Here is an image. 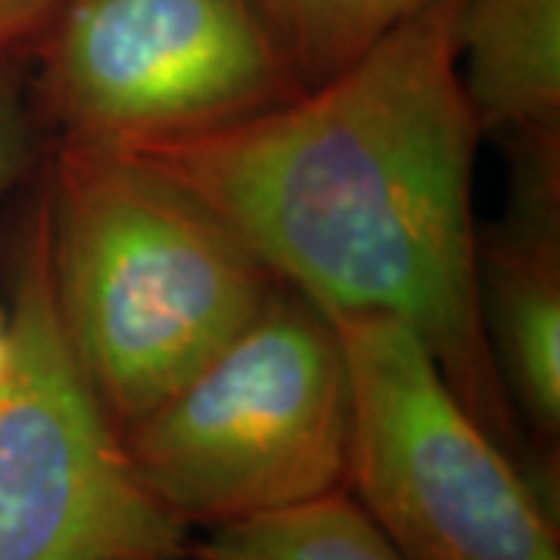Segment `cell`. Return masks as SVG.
<instances>
[{
	"label": "cell",
	"mask_w": 560,
	"mask_h": 560,
	"mask_svg": "<svg viewBox=\"0 0 560 560\" xmlns=\"http://www.w3.org/2000/svg\"><path fill=\"white\" fill-rule=\"evenodd\" d=\"M40 180L62 334L121 430L234 340L280 280L131 150L54 140Z\"/></svg>",
	"instance_id": "7a4b0ae2"
},
{
	"label": "cell",
	"mask_w": 560,
	"mask_h": 560,
	"mask_svg": "<svg viewBox=\"0 0 560 560\" xmlns=\"http://www.w3.org/2000/svg\"><path fill=\"white\" fill-rule=\"evenodd\" d=\"M202 560H405L346 489L253 521L206 529Z\"/></svg>",
	"instance_id": "9c48e42d"
},
{
	"label": "cell",
	"mask_w": 560,
	"mask_h": 560,
	"mask_svg": "<svg viewBox=\"0 0 560 560\" xmlns=\"http://www.w3.org/2000/svg\"><path fill=\"white\" fill-rule=\"evenodd\" d=\"M175 560H202V558H200V555H194V548H190L187 555H180V558H175Z\"/></svg>",
	"instance_id": "5bb4252c"
},
{
	"label": "cell",
	"mask_w": 560,
	"mask_h": 560,
	"mask_svg": "<svg viewBox=\"0 0 560 560\" xmlns=\"http://www.w3.org/2000/svg\"><path fill=\"white\" fill-rule=\"evenodd\" d=\"M460 0H430L334 79L261 116L131 150L327 312L405 320L501 448L545 489L480 308Z\"/></svg>",
	"instance_id": "6da1fadb"
},
{
	"label": "cell",
	"mask_w": 560,
	"mask_h": 560,
	"mask_svg": "<svg viewBox=\"0 0 560 560\" xmlns=\"http://www.w3.org/2000/svg\"><path fill=\"white\" fill-rule=\"evenodd\" d=\"M458 79L482 140L560 147V0H460Z\"/></svg>",
	"instance_id": "ba28073f"
},
{
	"label": "cell",
	"mask_w": 560,
	"mask_h": 560,
	"mask_svg": "<svg viewBox=\"0 0 560 560\" xmlns=\"http://www.w3.org/2000/svg\"><path fill=\"white\" fill-rule=\"evenodd\" d=\"M349 371L330 312L280 280L256 318L119 440L187 529L346 489Z\"/></svg>",
	"instance_id": "3957f363"
},
{
	"label": "cell",
	"mask_w": 560,
	"mask_h": 560,
	"mask_svg": "<svg viewBox=\"0 0 560 560\" xmlns=\"http://www.w3.org/2000/svg\"><path fill=\"white\" fill-rule=\"evenodd\" d=\"M44 125L28 94V66L0 69V197L44 156Z\"/></svg>",
	"instance_id": "8fae6325"
},
{
	"label": "cell",
	"mask_w": 560,
	"mask_h": 560,
	"mask_svg": "<svg viewBox=\"0 0 560 560\" xmlns=\"http://www.w3.org/2000/svg\"><path fill=\"white\" fill-rule=\"evenodd\" d=\"M0 560H175L190 529L153 499L62 334L40 187L3 243Z\"/></svg>",
	"instance_id": "5b68a950"
},
{
	"label": "cell",
	"mask_w": 560,
	"mask_h": 560,
	"mask_svg": "<svg viewBox=\"0 0 560 560\" xmlns=\"http://www.w3.org/2000/svg\"><path fill=\"white\" fill-rule=\"evenodd\" d=\"M302 91L253 0H62L28 60V94L57 143L197 138Z\"/></svg>",
	"instance_id": "8992f818"
},
{
	"label": "cell",
	"mask_w": 560,
	"mask_h": 560,
	"mask_svg": "<svg viewBox=\"0 0 560 560\" xmlns=\"http://www.w3.org/2000/svg\"><path fill=\"white\" fill-rule=\"evenodd\" d=\"M349 371L346 492L405 560H560L555 501L396 315L330 312Z\"/></svg>",
	"instance_id": "277c9868"
},
{
	"label": "cell",
	"mask_w": 560,
	"mask_h": 560,
	"mask_svg": "<svg viewBox=\"0 0 560 560\" xmlns=\"http://www.w3.org/2000/svg\"><path fill=\"white\" fill-rule=\"evenodd\" d=\"M62 0H0V69L28 66Z\"/></svg>",
	"instance_id": "7c38bea8"
},
{
	"label": "cell",
	"mask_w": 560,
	"mask_h": 560,
	"mask_svg": "<svg viewBox=\"0 0 560 560\" xmlns=\"http://www.w3.org/2000/svg\"><path fill=\"white\" fill-rule=\"evenodd\" d=\"M511 209L480 234L477 275L489 349L541 474L558 482L560 440V147L523 150Z\"/></svg>",
	"instance_id": "52a82bcc"
},
{
	"label": "cell",
	"mask_w": 560,
	"mask_h": 560,
	"mask_svg": "<svg viewBox=\"0 0 560 560\" xmlns=\"http://www.w3.org/2000/svg\"><path fill=\"white\" fill-rule=\"evenodd\" d=\"M302 88L334 79L430 0H253Z\"/></svg>",
	"instance_id": "30bf717a"
},
{
	"label": "cell",
	"mask_w": 560,
	"mask_h": 560,
	"mask_svg": "<svg viewBox=\"0 0 560 560\" xmlns=\"http://www.w3.org/2000/svg\"><path fill=\"white\" fill-rule=\"evenodd\" d=\"M7 355H10V327H7V312H0V377L7 371Z\"/></svg>",
	"instance_id": "4fadbf2b"
}]
</instances>
